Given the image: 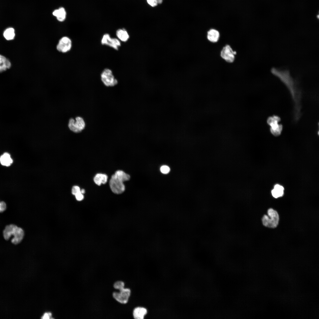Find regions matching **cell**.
<instances>
[{
    "label": "cell",
    "instance_id": "cell-1",
    "mask_svg": "<svg viewBox=\"0 0 319 319\" xmlns=\"http://www.w3.org/2000/svg\"><path fill=\"white\" fill-rule=\"evenodd\" d=\"M4 238L6 240H9L13 237L11 240L12 243L17 245L23 239L24 232L20 227L17 225L11 224L6 225L3 232Z\"/></svg>",
    "mask_w": 319,
    "mask_h": 319
},
{
    "label": "cell",
    "instance_id": "cell-2",
    "mask_svg": "<svg viewBox=\"0 0 319 319\" xmlns=\"http://www.w3.org/2000/svg\"><path fill=\"white\" fill-rule=\"evenodd\" d=\"M125 283L122 281H117L113 284L114 289L118 290L113 292L112 296L117 302L122 304H125L128 302L131 294L130 289L125 288Z\"/></svg>",
    "mask_w": 319,
    "mask_h": 319
},
{
    "label": "cell",
    "instance_id": "cell-3",
    "mask_svg": "<svg viewBox=\"0 0 319 319\" xmlns=\"http://www.w3.org/2000/svg\"><path fill=\"white\" fill-rule=\"evenodd\" d=\"M67 126L71 132L78 134L84 129L86 123L82 117L80 116H77L74 118L73 117L69 118Z\"/></svg>",
    "mask_w": 319,
    "mask_h": 319
},
{
    "label": "cell",
    "instance_id": "cell-4",
    "mask_svg": "<svg viewBox=\"0 0 319 319\" xmlns=\"http://www.w3.org/2000/svg\"><path fill=\"white\" fill-rule=\"evenodd\" d=\"M268 216L264 215L262 219L263 224L265 227L270 228H275L278 225L279 217L277 212L273 209L270 208L268 210Z\"/></svg>",
    "mask_w": 319,
    "mask_h": 319
},
{
    "label": "cell",
    "instance_id": "cell-5",
    "mask_svg": "<svg viewBox=\"0 0 319 319\" xmlns=\"http://www.w3.org/2000/svg\"><path fill=\"white\" fill-rule=\"evenodd\" d=\"M123 182L114 174L112 175L109 181V185L112 191L117 194L123 193L125 189Z\"/></svg>",
    "mask_w": 319,
    "mask_h": 319
},
{
    "label": "cell",
    "instance_id": "cell-6",
    "mask_svg": "<svg viewBox=\"0 0 319 319\" xmlns=\"http://www.w3.org/2000/svg\"><path fill=\"white\" fill-rule=\"evenodd\" d=\"M101 78L103 83L107 87L114 86L118 83L111 70L108 69H105L102 71L101 74Z\"/></svg>",
    "mask_w": 319,
    "mask_h": 319
},
{
    "label": "cell",
    "instance_id": "cell-7",
    "mask_svg": "<svg viewBox=\"0 0 319 319\" xmlns=\"http://www.w3.org/2000/svg\"><path fill=\"white\" fill-rule=\"evenodd\" d=\"M280 121V118L276 116L270 117L268 118L267 120L268 123L271 126V132L275 136L280 135L282 130V125L278 123Z\"/></svg>",
    "mask_w": 319,
    "mask_h": 319
},
{
    "label": "cell",
    "instance_id": "cell-8",
    "mask_svg": "<svg viewBox=\"0 0 319 319\" xmlns=\"http://www.w3.org/2000/svg\"><path fill=\"white\" fill-rule=\"evenodd\" d=\"M236 54L235 51H233L230 45H228L224 47L221 51L220 56L226 61L232 63L235 60L234 55Z\"/></svg>",
    "mask_w": 319,
    "mask_h": 319
},
{
    "label": "cell",
    "instance_id": "cell-9",
    "mask_svg": "<svg viewBox=\"0 0 319 319\" xmlns=\"http://www.w3.org/2000/svg\"><path fill=\"white\" fill-rule=\"evenodd\" d=\"M101 43L103 45H108L116 50H118V47L121 46V43L119 40L116 38H110L108 34H105L103 35Z\"/></svg>",
    "mask_w": 319,
    "mask_h": 319
},
{
    "label": "cell",
    "instance_id": "cell-10",
    "mask_svg": "<svg viewBox=\"0 0 319 319\" xmlns=\"http://www.w3.org/2000/svg\"><path fill=\"white\" fill-rule=\"evenodd\" d=\"M71 47L70 39L67 37H64L59 40L57 46V49L59 52L66 53L69 51Z\"/></svg>",
    "mask_w": 319,
    "mask_h": 319
},
{
    "label": "cell",
    "instance_id": "cell-11",
    "mask_svg": "<svg viewBox=\"0 0 319 319\" xmlns=\"http://www.w3.org/2000/svg\"><path fill=\"white\" fill-rule=\"evenodd\" d=\"M147 313V309L143 307L137 306L132 311V315L134 319H143Z\"/></svg>",
    "mask_w": 319,
    "mask_h": 319
},
{
    "label": "cell",
    "instance_id": "cell-12",
    "mask_svg": "<svg viewBox=\"0 0 319 319\" xmlns=\"http://www.w3.org/2000/svg\"><path fill=\"white\" fill-rule=\"evenodd\" d=\"M219 36V32L216 29H211L207 32V38L209 41L212 43L217 42Z\"/></svg>",
    "mask_w": 319,
    "mask_h": 319
},
{
    "label": "cell",
    "instance_id": "cell-13",
    "mask_svg": "<svg viewBox=\"0 0 319 319\" xmlns=\"http://www.w3.org/2000/svg\"><path fill=\"white\" fill-rule=\"evenodd\" d=\"M108 179V177L106 174L99 173L95 175L93 180L96 184L100 186L102 184H105L107 181Z\"/></svg>",
    "mask_w": 319,
    "mask_h": 319
},
{
    "label": "cell",
    "instance_id": "cell-14",
    "mask_svg": "<svg viewBox=\"0 0 319 319\" xmlns=\"http://www.w3.org/2000/svg\"><path fill=\"white\" fill-rule=\"evenodd\" d=\"M53 14L56 17L58 21L62 22L64 21L66 18V13L63 7H61L58 9L55 10L53 12Z\"/></svg>",
    "mask_w": 319,
    "mask_h": 319
},
{
    "label": "cell",
    "instance_id": "cell-15",
    "mask_svg": "<svg viewBox=\"0 0 319 319\" xmlns=\"http://www.w3.org/2000/svg\"><path fill=\"white\" fill-rule=\"evenodd\" d=\"M13 161L10 155L8 153H4L0 157V162L2 165L9 166L12 164Z\"/></svg>",
    "mask_w": 319,
    "mask_h": 319
},
{
    "label": "cell",
    "instance_id": "cell-16",
    "mask_svg": "<svg viewBox=\"0 0 319 319\" xmlns=\"http://www.w3.org/2000/svg\"><path fill=\"white\" fill-rule=\"evenodd\" d=\"M11 64L9 60L4 56L0 55V72L9 69Z\"/></svg>",
    "mask_w": 319,
    "mask_h": 319
},
{
    "label": "cell",
    "instance_id": "cell-17",
    "mask_svg": "<svg viewBox=\"0 0 319 319\" xmlns=\"http://www.w3.org/2000/svg\"><path fill=\"white\" fill-rule=\"evenodd\" d=\"M284 188L279 184L275 185L274 188L271 191L272 196L275 198L282 196L284 195Z\"/></svg>",
    "mask_w": 319,
    "mask_h": 319
},
{
    "label": "cell",
    "instance_id": "cell-18",
    "mask_svg": "<svg viewBox=\"0 0 319 319\" xmlns=\"http://www.w3.org/2000/svg\"><path fill=\"white\" fill-rule=\"evenodd\" d=\"M116 35L119 39L123 42L127 41L129 38L127 31L124 29L118 30L116 31Z\"/></svg>",
    "mask_w": 319,
    "mask_h": 319
},
{
    "label": "cell",
    "instance_id": "cell-19",
    "mask_svg": "<svg viewBox=\"0 0 319 319\" xmlns=\"http://www.w3.org/2000/svg\"><path fill=\"white\" fill-rule=\"evenodd\" d=\"M3 35L6 40H12L14 38L15 35L14 30L12 28H8L5 30Z\"/></svg>",
    "mask_w": 319,
    "mask_h": 319
},
{
    "label": "cell",
    "instance_id": "cell-20",
    "mask_svg": "<svg viewBox=\"0 0 319 319\" xmlns=\"http://www.w3.org/2000/svg\"><path fill=\"white\" fill-rule=\"evenodd\" d=\"M114 174L122 179L124 182L130 179V176L121 170H118L116 171Z\"/></svg>",
    "mask_w": 319,
    "mask_h": 319
},
{
    "label": "cell",
    "instance_id": "cell-21",
    "mask_svg": "<svg viewBox=\"0 0 319 319\" xmlns=\"http://www.w3.org/2000/svg\"><path fill=\"white\" fill-rule=\"evenodd\" d=\"M160 170L162 173L167 174L169 172L170 168L167 166L163 165L161 167Z\"/></svg>",
    "mask_w": 319,
    "mask_h": 319
},
{
    "label": "cell",
    "instance_id": "cell-22",
    "mask_svg": "<svg viewBox=\"0 0 319 319\" xmlns=\"http://www.w3.org/2000/svg\"><path fill=\"white\" fill-rule=\"evenodd\" d=\"M80 188L78 186L75 185L73 187L71 190V192L73 195H75L80 192Z\"/></svg>",
    "mask_w": 319,
    "mask_h": 319
},
{
    "label": "cell",
    "instance_id": "cell-23",
    "mask_svg": "<svg viewBox=\"0 0 319 319\" xmlns=\"http://www.w3.org/2000/svg\"><path fill=\"white\" fill-rule=\"evenodd\" d=\"M7 208L6 204L4 201H0V213L5 211Z\"/></svg>",
    "mask_w": 319,
    "mask_h": 319
},
{
    "label": "cell",
    "instance_id": "cell-24",
    "mask_svg": "<svg viewBox=\"0 0 319 319\" xmlns=\"http://www.w3.org/2000/svg\"><path fill=\"white\" fill-rule=\"evenodd\" d=\"M76 199L78 201H82L84 198V196L83 194L80 192L77 194L75 195Z\"/></svg>",
    "mask_w": 319,
    "mask_h": 319
},
{
    "label": "cell",
    "instance_id": "cell-25",
    "mask_svg": "<svg viewBox=\"0 0 319 319\" xmlns=\"http://www.w3.org/2000/svg\"><path fill=\"white\" fill-rule=\"evenodd\" d=\"M148 3L151 6L154 7L158 4L156 0H147Z\"/></svg>",
    "mask_w": 319,
    "mask_h": 319
},
{
    "label": "cell",
    "instance_id": "cell-26",
    "mask_svg": "<svg viewBox=\"0 0 319 319\" xmlns=\"http://www.w3.org/2000/svg\"><path fill=\"white\" fill-rule=\"evenodd\" d=\"M51 314L50 313H45L44 315L42 316V318L43 319H49L50 317H51Z\"/></svg>",
    "mask_w": 319,
    "mask_h": 319
},
{
    "label": "cell",
    "instance_id": "cell-27",
    "mask_svg": "<svg viewBox=\"0 0 319 319\" xmlns=\"http://www.w3.org/2000/svg\"><path fill=\"white\" fill-rule=\"evenodd\" d=\"M163 0H156V1L158 4H161L162 3Z\"/></svg>",
    "mask_w": 319,
    "mask_h": 319
},
{
    "label": "cell",
    "instance_id": "cell-28",
    "mask_svg": "<svg viewBox=\"0 0 319 319\" xmlns=\"http://www.w3.org/2000/svg\"><path fill=\"white\" fill-rule=\"evenodd\" d=\"M80 191L81 193L83 194L85 193V190L84 189L81 190Z\"/></svg>",
    "mask_w": 319,
    "mask_h": 319
}]
</instances>
